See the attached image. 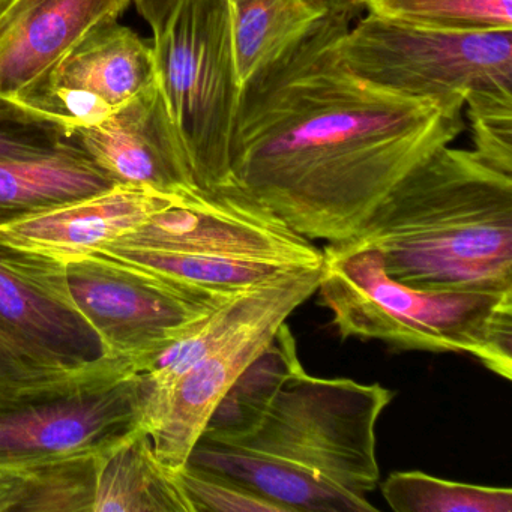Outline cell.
Returning <instances> with one entry per match:
<instances>
[{
    "label": "cell",
    "instance_id": "8fae6325",
    "mask_svg": "<svg viewBox=\"0 0 512 512\" xmlns=\"http://www.w3.org/2000/svg\"><path fill=\"white\" fill-rule=\"evenodd\" d=\"M68 263L0 242V328L53 370L73 374L130 368L107 356L80 310Z\"/></svg>",
    "mask_w": 512,
    "mask_h": 512
},
{
    "label": "cell",
    "instance_id": "44dd1931",
    "mask_svg": "<svg viewBox=\"0 0 512 512\" xmlns=\"http://www.w3.org/2000/svg\"><path fill=\"white\" fill-rule=\"evenodd\" d=\"M365 11L449 31L512 29V0H370Z\"/></svg>",
    "mask_w": 512,
    "mask_h": 512
},
{
    "label": "cell",
    "instance_id": "83f0119b",
    "mask_svg": "<svg viewBox=\"0 0 512 512\" xmlns=\"http://www.w3.org/2000/svg\"><path fill=\"white\" fill-rule=\"evenodd\" d=\"M8 4V0H0V13H2V10H4L5 5Z\"/></svg>",
    "mask_w": 512,
    "mask_h": 512
},
{
    "label": "cell",
    "instance_id": "9c48e42d",
    "mask_svg": "<svg viewBox=\"0 0 512 512\" xmlns=\"http://www.w3.org/2000/svg\"><path fill=\"white\" fill-rule=\"evenodd\" d=\"M322 268L281 275L269 284L256 310L184 374L151 430L158 460L173 472L188 457L212 413L244 371L271 346L290 314L319 289Z\"/></svg>",
    "mask_w": 512,
    "mask_h": 512
},
{
    "label": "cell",
    "instance_id": "5b68a950",
    "mask_svg": "<svg viewBox=\"0 0 512 512\" xmlns=\"http://www.w3.org/2000/svg\"><path fill=\"white\" fill-rule=\"evenodd\" d=\"M152 32L158 88L196 184H235L230 149L242 88L226 0H178Z\"/></svg>",
    "mask_w": 512,
    "mask_h": 512
},
{
    "label": "cell",
    "instance_id": "ac0fdd59",
    "mask_svg": "<svg viewBox=\"0 0 512 512\" xmlns=\"http://www.w3.org/2000/svg\"><path fill=\"white\" fill-rule=\"evenodd\" d=\"M92 512H193L178 472L167 469L142 427L98 458Z\"/></svg>",
    "mask_w": 512,
    "mask_h": 512
},
{
    "label": "cell",
    "instance_id": "7a4b0ae2",
    "mask_svg": "<svg viewBox=\"0 0 512 512\" xmlns=\"http://www.w3.org/2000/svg\"><path fill=\"white\" fill-rule=\"evenodd\" d=\"M392 400L380 383L311 376L296 343L277 344L224 395L187 464L283 512L377 511V424Z\"/></svg>",
    "mask_w": 512,
    "mask_h": 512
},
{
    "label": "cell",
    "instance_id": "8992f818",
    "mask_svg": "<svg viewBox=\"0 0 512 512\" xmlns=\"http://www.w3.org/2000/svg\"><path fill=\"white\" fill-rule=\"evenodd\" d=\"M338 50L359 79L410 100L464 107L469 92L512 89V29L449 31L368 13Z\"/></svg>",
    "mask_w": 512,
    "mask_h": 512
},
{
    "label": "cell",
    "instance_id": "6da1fadb",
    "mask_svg": "<svg viewBox=\"0 0 512 512\" xmlns=\"http://www.w3.org/2000/svg\"><path fill=\"white\" fill-rule=\"evenodd\" d=\"M355 11L338 4L242 86L233 181L305 238L344 241L425 157L464 130L461 106L410 100L341 58Z\"/></svg>",
    "mask_w": 512,
    "mask_h": 512
},
{
    "label": "cell",
    "instance_id": "7402d4cb",
    "mask_svg": "<svg viewBox=\"0 0 512 512\" xmlns=\"http://www.w3.org/2000/svg\"><path fill=\"white\" fill-rule=\"evenodd\" d=\"M128 368L92 374L53 370L29 355L4 329L0 328V409L61 394L86 380Z\"/></svg>",
    "mask_w": 512,
    "mask_h": 512
},
{
    "label": "cell",
    "instance_id": "4fadbf2b",
    "mask_svg": "<svg viewBox=\"0 0 512 512\" xmlns=\"http://www.w3.org/2000/svg\"><path fill=\"white\" fill-rule=\"evenodd\" d=\"M68 143L118 184L169 196L199 187L157 82L103 121L71 128Z\"/></svg>",
    "mask_w": 512,
    "mask_h": 512
},
{
    "label": "cell",
    "instance_id": "30bf717a",
    "mask_svg": "<svg viewBox=\"0 0 512 512\" xmlns=\"http://www.w3.org/2000/svg\"><path fill=\"white\" fill-rule=\"evenodd\" d=\"M139 427L137 374H104L61 394L0 409V464L100 458Z\"/></svg>",
    "mask_w": 512,
    "mask_h": 512
},
{
    "label": "cell",
    "instance_id": "e0dca14e",
    "mask_svg": "<svg viewBox=\"0 0 512 512\" xmlns=\"http://www.w3.org/2000/svg\"><path fill=\"white\" fill-rule=\"evenodd\" d=\"M92 254L142 269L193 295L218 302L229 301L239 293L277 280L281 275L308 269L280 260L175 253L118 245H103Z\"/></svg>",
    "mask_w": 512,
    "mask_h": 512
},
{
    "label": "cell",
    "instance_id": "ba28073f",
    "mask_svg": "<svg viewBox=\"0 0 512 512\" xmlns=\"http://www.w3.org/2000/svg\"><path fill=\"white\" fill-rule=\"evenodd\" d=\"M106 245L280 260L322 268L323 251L238 184L196 187L142 227Z\"/></svg>",
    "mask_w": 512,
    "mask_h": 512
},
{
    "label": "cell",
    "instance_id": "2e32d148",
    "mask_svg": "<svg viewBox=\"0 0 512 512\" xmlns=\"http://www.w3.org/2000/svg\"><path fill=\"white\" fill-rule=\"evenodd\" d=\"M119 185L76 146L49 157L0 158V227Z\"/></svg>",
    "mask_w": 512,
    "mask_h": 512
},
{
    "label": "cell",
    "instance_id": "52a82bcc",
    "mask_svg": "<svg viewBox=\"0 0 512 512\" xmlns=\"http://www.w3.org/2000/svg\"><path fill=\"white\" fill-rule=\"evenodd\" d=\"M67 271L74 299L103 340L107 356L136 374L227 302L193 295L142 269L94 254L68 263Z\"/></svg>",
    "mask_w": 512,
    "mask_h": 512
},
{
    "label": "cell",
    "instance_id": "277c9868",
    "mask_svg": "<svg viewBox=\"0 0 512 512\" xmlns=\"http://www.w3.org/2000/svg\"><path fill=\"white\" fill-rule=\"evenodd\" d=\"M322 251L317 292L343 340L466 353L512 379V293L410 286L388 275L374 248L338 241Z\"/></svg>",
    "mask_w": 512,
    "mask_h": 512
},
{
    "label": "cell",
    "instance_id": "7c38bea8",
    "mask_svg": "<svg viewBox=\"0 0 512 512\" xmlns=\"http://www.w3.org/2000/svg\"><path fill=\"white\" fill-rule=\"evenodd\" d=\"M155 82L152 44L107 20L14 100L70 128L89 127Z\"/></svg>",
    "mask_w": 512,
    "mask_h": 512
},
{
    "label": "cell",
    "instance_id": "d6986e66",
    "mask_svg": "<svg viewBox=\"0 0 512 512\" xmlns=\"http://www.w3.org/2000/svg\"><path fill=\"white\" fill-rule=\"evenodd\" d=\"M239 85L319 25L338 0H226Z\"/></svg>",
    "mask_w": 512,
    "mask_h": 512
},
{
    "label": "cell",
    "instance_id": "484cf974",
    "mask_svg": "<svg viewBox=\"0 0 512 512\" xmlns=\"http://www.w3.org/2000/svg\"><path fill=\"white\" fill-rule=\"evenodd\" d=\"M37 466L0 464V512H29Z\"/></svg>",
    "mask_w": 512,
    "mask_h": 512
},
{
    "label": "cell",
    "instance_id": "603a6c76",
    "mask_svg": "<svg viewBox=\"0 0 512 512\" xmlns=\"http://www.w3.org/2000/svg\"><path fill=\"white\" fill-rule=\"evenodd\" d=\"M473 154L488 166L512 175V89L487 88L464 98Z\"/></svg>",
    "mask_w": 512,
    "mask_h": 512
},
{
    "label": "cell",
    "instance_id": "5bb4252c",
    "mask_svg": "<svg viewBox=\"0 0 512 512\" xmlns=\"http://www.w3.org/2000/svg\"><path fill=\"white\" fill-rule=\"evenodd\" d=\"M131 0H8L0 13V97L14 98Z\"/></svg>",
    "mask_w": 512,
    "mask_h": 512
},
{
    "label": "cell",
    "instance_id": "3957f363",
    "mask_svg": "<svg viewBox=\"0 0 512 512\" xmlns=\"http://www.w3.org/2000/svg\"><path fill=\"white\" fill-rule=\"evenodd\" d=\"M410 286L512 293V175L442 146L344 239Z\"/></svg>",
    "mask_w": 512,
    "mask_h": 512
},
{
    "label": "cell",
    "instance_id": "cb8c5ba5",
    "mask_svg": "<svg viewBox=\"0 0 512 512\" xmlns=\"http://www.w3.org/2000/svg\"><path fill=\"white\" fill-rule=\"evenodd\" d=\"M71 128L34 112L16 100L0 97V158H38L70 146Z\"/></svg>",
    "mask_w": 512,
    "mask_h": 512
},
{
    "label": "cell",
    "instance_id": "9a60e30c",
    "mask_svg": "<svg viewBox=\"0 0 512 512\" xmlns=\"http://www.w3.org/2000/svg\"><path fill=\"white\" fill-rule=\"evenodd\" d=\"M178 196L119 184L106 193L0 227V242L76 262L139 229Z\"/></svg>",
    "mask_w": 512,
    "mask_h": 512
},
{
    "label": "cell",
    "instance_id": "ffe728a7",
    "mask_svg": "<svg viewBox=\"0 0 512 512\" xmlns=\"http://www.w3.org/2000/svg\"><path fill=\"white\" fill-rule=\"evenodd\" d=\"M380 488L395 512L512 511L511 488L448 481L418 470L391 473Z\"/></svg>",
    "mask_w": 512,
    "mask_h": 512
},
{
    "label": "cell",
    "instance_id": "d4e9b609",
    "mask_svg": "<svg viewBox=\"0 0 512 512\" xmlns=\"http://www.w3.org/2000/svg\"><path fill=\"white\" fill-rule=\"evenodd\" d=\"M178 476L193 512H283L277 503L227 476L191 464Z\"/></svg>",
    "mask_w": 512,
    "mask_h": 512
},
{
    "label": "cell",
    "instance_id": "4316f807",
    "mask_svg": "<svg viewBox=\"0 0 512 512\" xmlns=\"http://www.w3.org/2000/svg\"><path fill=\"white\" fill-rule=\"evenodd\" d=\"M341 5L349 8V10L355 11V13H359V11L365 10V5L370 2V0H338Z\"/></svg>",
    "mask_w": 512,
    "mask_h": 512
}]
</instances>
